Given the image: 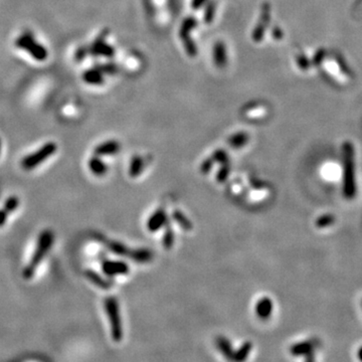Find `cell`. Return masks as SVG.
I'll list each match as a JSON object with an SVG mask.
<instances>
[{
    "instance_id": "6da1fadb",
    "label": "cell",
    "mask_w": 362,
    "mask_h": 362,
    "mask_svg": "<svg viewBox=\"0 0 362 362\" xmlns=\"http://www.w3.org/2000/svg\"><path fill=\"white\" fill-rule=\"evenodd\" d=\"M343 151V195L347 199L355 197L357 192L355 180V149L351 142L346 141Z\"/></svg>"
},
{
    "instance_id": "7a4b0ae2",
    "label": "cell",
    "mask_w": 362,
    "mask_h": 362,
    "mask_svg": "<svg viewBox=\"0 0 362 362\" xmlns=\"http://www.w3.org/2000/svg\"><path fill=\"white\" fill-rule=\"evenodd\" d=\"M54 241H55V234L53 231L44 230L39 234L34 253L31 257L29 264L27 265V267L22 271V277L26 280H30L34 276L38 266L40 265V263L43 261L44 257L48 255V253L52 248Z\"/></svg>"
},
{
    "instance_id": "3957f363",
    "label": "cell",
    "mask_w": 362,
    "mask_h": 362,
    "mask_svg": "<svg viewBox=\"0 0 362 362\" xmlns=\"http://www.w3.org/2000/svg\"><path fill=\"white\" fill-rule=\"evenodd\" d=\"M104 306L110 323L112 339L115 342H121L123 339V325L118 300L114 296H109L105 299Z\"/></svg>"
},
{
    "instance_id": "277c9868",
    "label": "cell",
    "mask_w": 362,
    "mask_h": 362,
    "mask_svg": "<svg viewBox=\"0 0 362 362\" xmlns=\"http://www.w3.org/2000/svg\"><path fill=\"white\" fill-rule=\"evenodd\" d=\"M15 46L22 51H26L33 60L43 61L48 59V51L46 48L36 41L30 32H24L15 41Z\"/></svg>"
},
{
    "instance_id": "5b68a950",
    "label": "cell",
    "mask_w": 362,
    "mask_h": 362,
    "mask_svg": "<svg viewBox=\"0 0 362 362\" xmlns=\"http://www.w3.org/2000/svg\"><path fill=\"white\" fill-rule=\"evenodd\" d=\"M57 150H58V145L56 143H54V142L46 143L38 150L24 157L20 162L21 167L28 171L32 170L35 167H37L38 165H40L41 163H43L51 156H53Z\"/></svg>"
},
{
    "instance_id": "8992f818",
    "label": "cell",
    "mask_w": 362,
    "mask_h": 362,
    "mask_svg": "<svg viewBox=\"0 0 362 362\" xmlns=\"http://www.w3.org/2000/svg\"><path fill=\"white\" fill-rule=\"evenodd\" d=\"M271 18V7L269 3H264L262 6L261 16L258 25L256 26L255 30L253 31V39L256 42H260L265 34V30H267Z\"/></svg>"
},
{
    "instance_id": "52a82bcc",
    "label": "cell",
    "mask_w": 362,
    "mask_h": 362,
    "mask_svg": "<svg viewBox=\"0 0 362 362\" xmlns=\"http://www.w3.org/2000/svg\"><path fill=\"white\" fill-rule=\"evenodd\" d=\"M102 271L109 277L127 275L130 272V268L127 263L123 261H104L102 263Z\"/></svg>"
},
{
    "instance_id": "ba28073f",
    "label": "cell",
    "mask_w": 362,
    "mask_h": 362,
    "mask_svg": "<svg viewBox=\"0 0 362 362\" xmlns=\"http://www.w3.org/2000/svg\"><path fill=\"white\" fill-rule=\"evenodd\" d=\"M167 220V214L166 211L163 208L158 209L155 211L150 216V218L147 221V229L154 233L157 232L158 230H160L166 222Z\"/></svg>"
},
{
    "instance_id": "9c48e42d",
    "label": "cell",
    "mask_w": 362,
    "mask_h": 362,
    "mask_svg": "<svg viewBox=\"0 0 362 362\" xmlns=\"http://www.w3.org/2000/svg\"><path fill=\"white\" fill-rule=\"evenodd\" d=\"M121 149L120 143L116 140H108L106 142H103L99 144L94 153L97 156H111V155H116Z\"/></svg>"
},
{
    "instance_id": "30bf717a",
    "label": "cell",
    "mask_w": 362,
    "mask_h": 362,
    "mask_svg": "<svg viewBox=\"0 0 362 362\" xmlns=\"http://www.w3.org/2000/svg\"><path fill=\"white\" fill-rule=\"evenodd\" d=\"M256 314L260 319L266 320L270 318L273 312V302L270 298L264 297L256 305Z\"/></svg>"
},
{
    "instance_id": "8fae6325",
    "label": "cell",
    "mask_w": 362,
    "mask_h": 362,
    "mask_svg": "<svg viewBox=\"0 0 362 362\" xmlns=\"http://www.w3.org/2000/svg\"><path fill=\"white\" fill-rule=\"evenodd\" d=\"M85 276L94 285H96L97 287H99V288H101L103 290H108L113 285L111 281L105 279L99 273H97L94 270H90V269H88V270L85 271Z\"/></svg>"
},
{
    "instance_id": "7c38bea8",
    "label": "cell",
    "mask_w": 362,
    "mask_h": 362,
    "mask_svg": "<svg viewBox=\"0 0 362 362\" xmlns=\"http://www.w3.org/2000/svg\"><path fill=\"white\" fill-rule=\"evenodd\" d=\"M213 60L217 67H223L228 62L227 48L222 41L216 42L213 47Z\"/></svg>"
},
{
    "instance_id": "4fadbf2b",
    "label": "cell",
    "mask_w": 362,
    "mask_h": 362,
    "mask_svg": "<svg viewBox=\"0 0 362 362\" xmlns=\"http://www.w3.org/2000/svg\"><path fill=\"white\" fill-rule=\"evenodd\" d=\"M90 172L96 176H103L108 172V165L100 158V156H93L89 160Z\"/></svg>"
},
{
    "instance_id": "5bb4252c",
    "label": "cell",
    "mask_w": 362,
    "mask_h": 362,
    "mask_svg": "<svg viewBox=\"0 0 362 362\" xmlns=\"http://www.w3.org/2000/svg\"><path fill=\"white\" fill-rule=\"evenodd\" d=\"M90 51L94 55L97 56H104L107 58H110L114 55V49L107 44L103 39L99 38L94 42V44L90 48Z\"/></svg>"
},
{
    "instance_id": "9a60e30c",
    "label": "cell",
    "mask_w": 362,
    "mask_h": 362,
    "mask_svg": "<svg viewBox=\"0 0 362 362\" xmlns=\"http://www.w3.org/2000/svg\"><path fill=\"white\" fill-rule=\"evenodd\" d=\"M315 342L314 340H309V341H303L300 343L294 344L290 348V352L294 356H300V355H308L312 352L314 349Z\"/></svg>"
},
{
    "instance_id": "2e32d148",
    "label": "cell",
    "mask_w": 362,
    "mask_h": 362,
    "mask_svg": "<svg viewBox=\"0 0 362 362\" xmlns=\"http://www.w3.org/2000/svg\"><path fill=\"white\" fill-rule=\"evenodd\" d=\"M215 343L217 348L219 349V351L222 353V355L229 359V360H233L234 358V350L232 347V344L230 342V340L223 336H218L215 339Z\"/></svg>"
},
{
    "instance_id": "e0dca14e",
    "label": "cell",
    "mask_w": 362,
    "mask_h": 362,
    "mask_svg": "<svg viewBox=\"0 0 362 362\" xmlns=\"http://www.w3.org/2000/svg\"><path fill=\"white\" fill-rule=\"evenodd\" d=\"M129 259L136 263H148L153 259L152 252L147 248H139V250H131Z\"/></svg>"
},
{
    "instance_id": "ac0fdd59",
    "label": "cell",
    "mask_w": 362,
    "mask_h": 362,
    "mask_svg": "<svg viewBox=\"0 0 362 362\" xmlns=\"http://www.w3.org/2000/svg\"><path fill=\"white\" fill-rule=\"evenodd\" d=\"M197 26V20L194 17H187L183 20L181 25L180 30H179V36L181 39H187L190 38V32L191 30H194Z\"/></svg>"
},
{
    "instance_id": "d6986e66",
    "label": "cell",
    "mask_w": 362,
    "mask_h": 362,
    "mask_svg": "<svg viewBox=\"0 0 362 362\" xmlns=\"http://www.w3.org/2000/svg\"><path fill=\"white\" fill-rule=\"evenodd\" d=\"M248 135L245 132H238L232 135L229 139V144L234 149H240L248 142Z\"/></svg>"
},
{
    "instance_id": "ffe728a7",
    "label": "cell",
    "mask_w": 362,
    "mask_h": 362,
    "mask_svg": "<svg viewBox=\"0 0 362 362\" xmlns=\"http://www.w3.org/2000/svg\"><path fill=\"white\" fill-rule=\"evenodd\" d=\"M144 167V160L141 156H134L131 160L130 163V168H129V174L131 177L135 178L137 176L140 175V173L142 172Z\"/></svg>"
},
{
    "instance_id": "44dd1931",
    "label": "cell",
    "mask_w": 362,
    "mask_h": 362,
    "mask_svg": "<svg viewBox=\"0 0 362 362\" xmlns=\"http://www.w3.org/2000/svg\"><path fill=\"white\" fill-rule=\"evenodd\" d=\"M107 246L108 248L114 253L115 255L117 256H122V257H128L130 256V253H131V248L127 247L125 244L121 243V242H118V241H107Z\"/></svg>"
},
{
    "instance_id": "7402d4cb",
    "label": "cell",
    "mask_w": 362,
    "mask_h": 362,
    "mask_svg": "<svg viewBox=\"0 0 362 362\" xmlns=\"http://www.w3.org/2000/svg\"><path fill=\"white\" fill-rule=\"evenodd\" d=\"M84 80L90 85H102L104 83L103 74L100 70H90L84 74Z\"/></svg>"
},
{
    "instance_id": "603a6c76",
    "label": "cell",
    "mask_w": 362,
    "mask_h": 362,
    "mask_svg": "<svg viewBox=\"0 0 362 362\" xmlns=\"http://www.w3.org/2000/svg\"><path fill=\"white\" fill-rule=\"evenodd\" d=\"M252 349H253L252 342H250V341L244 342L236 352H234L233 360H235V361H243V360H245L247 358V356L250 355Z\"/></svg>"
},
{
    "instance_id": "cb8c5ba5",
    "label": "cell",
    "mask_w": 362,
    "mask_h": 362,
    "mask_svg": "<svg viewBox=\"0 0 362 362\" xmlns=\"http://www.w3.org/2000/svg\"><path fill=\"white\" fill-rule=\"evenodd\" d=\"M172 218L179 224L182 230L184 231H191L193 225L191 221L186 217V215L180 211H174L172 213Z\"/></svg>"
},
{
    "instance_id": "d4e9b609",
    "label": "cell",
    "mask_w": 362,
    "mask_h": 362,
    "mask_svg": "<svg viewBox=\"0 0 362 362\" xmlns=\"http://www.w3.org/2000/svg\"><path fill=\"white\" fill-rule=\"evenodd\" d=\"M165 234L163 236V246L166 250H170L174 243V233L170 221L167 219L165 222Z\"/></svg>"
},
{
    "instance_id": "484cf974",
    "label": "cell",
    "mask_w": 362,
    "mask_h": 362,
    "mask_svg": "<svg viewBox=\"0 0 362 362\" xmlns=\"http://www.w3.org/2000/svg\"><path fill=\"white\" fill-rule=\"evenodd\" d=\"M335 220H336L335 215L327 213V214H323L320 217H318L315 224L318 229H325V228H328V227L332 225L335 222Z\"/></svg>"
},
{
    "instance_id": "4316f807",
    "label": "cell",
    "mask_w": 362,
    "mask_h": 362,
    "mask_svg": "<svg viewBox=\"0 0 362 362\" xmlns=\"http://www.w3.org/2000/svg\"><path fill=\"white\" fill-rule=\"evenodd\" d=\"M18 207H19V198H18L17 196L12 195V196H9V197L5 200L4 206H3L2 209L5 210V211H7V212L10 214L11 212H13V211H15Z\"/></svg>"
},
{
    "instance_id": "83f0119b",
    "label": "cell",
    "mask_w": 362,
    "mask_h": 362,
    "mask_svg": "<svg viewBox=\"0 0 362 362\" xmlns=\"http://www.w3.org/2000/svg\"><path fill=\"white\" fill-rule=\"evenodd\" d=\"M231 172V165L230 163H225V164H221V168L219 169V171L216 173V181L219 183H223L225 182L229 175Z\"/></svg>"
},
{
    "instance_id": "f1b7e54d",
    "label": "cell",
    "mask_w": 362,
    "mask_h": 362,
    "mask_svg": "<svg viewBox=\"0 0 362 362\" xmlns=\"http://www.w3.org/2000/svg\"><path fill=\"white\" fill-rule=\"evenodd\" d=\"M211 158L213 159L214 162H218L220 164L230 163V157H229L228 153L222 149H217V150L214 151Z\"/></svg>"
},
{
    "instance_id": "f546056e",
    "label": "cell",
    "mask_w": 362,
    "mask_h": 362,
    "mask_svg": "<svg viewBox=\"0 0 362 362\" xmlns=\"http://www.w3.org/2000/svg\"><path fill=\"white\" fill-rule=\"evenodd\" d=\"M183 41V44H184V48H185V51L186 53L191 57V58H194L197 54V47L195 44V42L192 40V38H188V39H185V40H182Z\"/></svg>"
},
{
    "instance_id": "4dcf8cb0",
    "label": "cell",
    "mask_w": 362,
    "mask_h": 362,
    "mask_svg": "<svg viewBox=\"0 0 362 362\" xmlns=\"http://www.w3.org/2000/svg\"><path fill=\"white\" fill-rule=\"evenodd\" d=\"M214 13H215V2L211 0L207 5V8L205 10V21L207 24H211L214 17Z\"/></svg>"
},
{
    "instance_id": "1f68e13d",
    "label": "cell",
    "mask_w": 362,
    "mask_h": 362,
    "mask_svg": "<svg viewBox=\"0 0 362 362\" xmlns=\"http://www.w3.org/2000/svg\"><path fill=\"white\" fill-rule=\"evenodd\" d=\"M213 163H214V161H213V159L212 158H207L201 164H200V168H199V170H200V172L202 173V174H208V173H210V171L211 170V168H212V166H213Z\"/></svg>"
},
{
    "instance_id": "d6a6232c",
    "label": "cell",
    "mask_w": 362,
    "mask_h": 362,
    "mask_svg": "<svg viewBox=\"0 0 362 362\" xmlns=\"http://www.w3.org/2000/svg\"><path fill=\"white\" fill-rule=\"evenodd\" d=\"M100 71H101L102 73H106V74L112 75V74H116L117 71H118V69H117V66H116L115 64L109 63V64H106V65L100 67Z\"/></svg>"
},
{
    "instance_id": "836d02e7",
    "label": "cell",
    "mask_w": 362,
    "mask_h": 362,
    "mask_svg": "<svg viewBox=\"0 0 362 362\" xmlns=\"http://www.w3.org/2000/svg\"><path fill=\"white\" fill-rule=\"evenodd\" d=\"M297 62H298L299 66L301 67L302 70H307L310 66L309 60H307V58L305 56H303V55H300V56L297 57Z\"/></svg>"
},
{
    "instance_id": "e575fe53",
    "label": "cell",
    "mask_w": 362,
    "mask_h": 362,
    "mask_svg": "<svg viewBox=\"0 0 362 362\" xmlns=\"http://www.w3.org/2000/svg\"><path fill=\"white\" fill-rule=\"evenodd\" d=\"M9 215V213L5 210H0V228L3 227L7 220V216Z\"/></svg>"
},
{
    "instance_id": "d590c367",
    "label": "cell",
    "mask_w": 362,
    "mask_h": 362,
    "mask_svg": "<svg viewBox=\"0 0 362 362\" xmlns=\"http://www.w3.org/2000/svg\"><path fill=\"white\" fill-rule=\"evenodd\" d=\"M207 1H208V0H192L191 6H192L193 9L197 10V9H199L201 6H203Z\"/></svg>"
},
{
    "instance_id": "8d00e7d4",
    "label": "cell",
    "mask_w": 362,
    "mask_h": 362,
    "mask_svg": "<svg viewBox=\"0 0 362 362\" xmlns=\"http://www.w3.org/2000/svg\"><path fill=\"white\" fill-rule=\"evenodd\" d=\"M324 56H325V52L323 50H321V51H319L317 53V55H316V57L314 59V62H315L316 65H318L321 62V60L324 59Z\"/></svg>"
},
{
    "instance_id": "74e56055",
    "label": "cell",
    "mask_w": 362,
    "mask_h": 362,
    "mask_svg": "<svg viewBox=\"0 0 362 362\" xmlns=\"http://www.w3.org/2000/svg\"><path fill=\"white\" fill-rule=\"evenodd\" d=\"M252 186H253L254 188H256V189H261V188H264L266 185H265L264 183H262L261 181L253 179V180H252Z\"/></svg>"
},
{
    "instance_id": "f35d334b",
    "label": "cell",
    "mask_w": 362,
    "mask_h": 362,
    "mask_svg": "<svg viewBox=\"0 0 362 362\" xmlns=\"http://www.w3.org/2000/svg\"><path fill=\"white\" fill-rule=\"evenodd\" d=\"M273 36L277 39H280L282 36H283V33H282V30H280L279 28H275L273 30Z\"/></svg>"
},
{
    "instance_id": "ab89813d",
    "label": "cell",
    "mask_w": 362,
    "mask_h": 362,
    "mask_svg": "<svg viewBox=\"0 0 362 362\" xmlns=\"http://www.w3.org/2000/svg\"><path fill=\"white\" fill-rule=\"evenodd\" d=\"M358 357L360 360H362V347L358 350Z\"/></svg>"
},
{
    "instance_id": "60d3db41",
    "label": "cell",
    "mask_w": 362,
    "mask_h": 362,
    "mask_svg": "<svg viewBox=\"0 0 362 362\" xmlns=\"http://www.w3.org/2000/svg\"><path fill=\"white\" fill-rule=\"evenodd\" d=\"M0 152H1V140H0Z\"/></svg>"
}]
</instances>
